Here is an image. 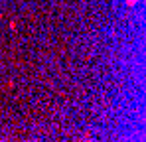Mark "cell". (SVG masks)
Returning <instances> with one entry per match:
<instances>
[{"label":"cell","mask_w":146,"mask_h":142,"mask_svg":"<svg viewBox=\"0 0 146 142\" xmlns=\"http://www.w3.org/2000/svg\"><path fill=\"white\" fill-rule=\"evenodd\" d=\"M124 2H126V6H134L138 0H124Z\"/></svg>","instance_id":"1"}]
</instances>
